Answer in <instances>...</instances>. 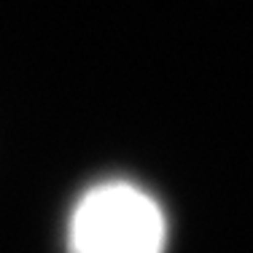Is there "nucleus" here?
Here are the masks:
<instances>
[{
    "label": "nucleus",
    "mask_w": 253,
    "mask_h": 253,
    "mask_svg": "<svg viewBox=\"0 0 253 253\" xmlns=\"http://www.w3.org/2000/svg\"><path fill=\"white\" fill-rule=\"evenodd\" d=\"M165 245L159 202L129 180L92 186L70 213L68 253H165Z\"/></svg>",
    "instance_id": "1"
}]
</instances>
